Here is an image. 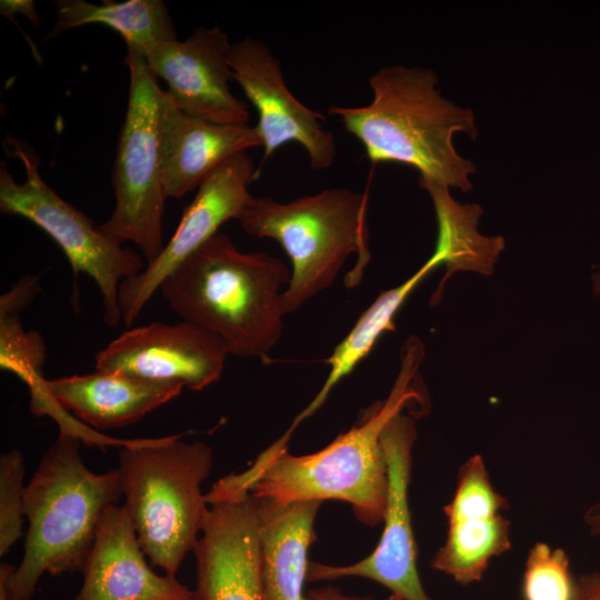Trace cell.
Returning a JSON list of instances; mask_svg holds the SVG:
<instances>
[{"instance_id": "cell-3", "label": "cell", "mask_w": 600, "mask_h": 600, "mask_svg": "<svg viewBox=\"0 0 600 600\" xmlns=\"http://www.w3.org/2000/svg\"><path fill=\"white\" fill-rule=\"evenodd\" d=\"M291 272L277 257L240 251L217 233L160 284L182 320L218 336L229 354L267 359L282 336L281 287Z\"/></svg>"}, {"instance_id": "cell-10", "label": "cell", "mask_w": 600, "mask_h": 600, "mask_svg": "<svg viewBox=\"0 0 600 600\" xmlns=\"http://www.w3.org/2000/svg\"><path fill=\"white\" fill-rule=\"evenodd\" d=\"M257 179L253 161L247 152H239L201 182L159 257L141 273L120 284L119 309L126 326L138 319L169 273L217 234L224 222L239 219L253 199L249 186Z\"/></svg>"}, {"instance_id": "cell-30", "label": "cell", "mask_w": 600, "mask_h": 600, "mask_svg": "<svg viewBox=\"0 0 600 600\" xmlns=\"http://www.w3.org/2000/svg\"><path fill=\"white\" fill-rule=\"evenodd\" d=\"M583 518L589 533L600 541V502L591 506Z\"/></svg>"}, {"instance_id": "cell-29", "label": "cell", "mask_w": 600, "mask_h": 600, "mask_svg": "<svg viewBox=\"0 0 600 600\" xmlns=\"http://www.w3.org/2000/svg\"><path fill=\"white\" fill-rule=\"evenodd\" d=\"M306 600H373L371 597L348 596L339 589L328 586L312 589L306 593Z\"/></svg>"}, {"instance_id": "cell-14", "label": "cell", "mask_w": 600, "mask_h": 600, "mask_svg": "<svg viewBox=\"0 0 600 600\" xmlns=\"http://www.w3.org/2000/svg\"><path fill=\"white\" fill-rule=\"evenodd\" d=\"M508 506L482 457H470L459 470L452 499L443 507L447 537L431 567L462 587L479 582L490 562L511 549V524L502 513Z\"/></svg>"}, {"instance_id": "cell-22", "label": "cell", "mask_w": 600, "mask_h": 600, "mask_svg": "<svg viewBox=\"0 0 600 600\" xmlns=\"http://www.w3.org/2000/svg\"><path fill=\"white\" fill-rule=\"evenodd\" d=\"M433 202L438 220V240L436 250L443 258L447 267L437 291L431 297L436 304L442 294L447 279L457 271H474L490 276L500 252L504 248V239L500 236L484 237L478 231V222L482 214L479 204H461L456 201L449 188L433 183H420Z\"/></svg>"}, {"instance_id": "cell-19", "label": "cell", "mask_w": 600, "mask_h": 600, "mask_svg": "<svg viewBox=\"0 0 600 600\" xmlns=\"http://www.w3.org/2000/svg\"><path fill=\"white\" fill-rule=\"evenodd\" d=\"M263 600H306L308 552L316 540L314 520L321 501L287 504L254 498Z\"/></svg>"}, {"instance_id": "cell-4", "label": "cell", "mask_w": 600, "mask_h": 600, "mask_svg": "<svg viewBox=\"0 0 600 600\" xmlns=\"http://www.w3.org/2000/svg\"><path fill=\"white\" fill-rule=\"evenodd\" d=\"M123 497L117 469L96 473L79 439L61 431L26 484L24 552L9 579L12 600H30L44 573L81 571L106 511Z\"/></svg>"}, {"instance_id": "cell-9", "label": "cell", "mask_w": 600, "mask_h": 600, "mask_svg": "<svg viewBox=\"0 0 600 600\" xmlns=\"http://www.w3.org/2000/svg\"><path fill=\"white\" fill-rule=\"evenodd\" d=\"M417 440L416 419L403 411L381 433L388 468V491L383 530L374 550L348 566L309 562L307 581L358 577L380 583L402 600H432L418 572V549L409 506L412 448Z\"/></svg>"}, {"instance_id": "cell-8", "label": "cell", "mask_w": 600, "mask_h": 600, "mask_svg": "<svg viewBox=\"0 0 600 600\" xmlns=\"http://www.w3.org/2000/svg\"><path fill=\"white\" fill-rule=\"evenodd\" d=\"M10 156L18 158L26 179L17 181L6 163H0V211L22 217L51 237L66 254L74 277L89 276L97 283L107 326L122 320L120 284L141 273L147 262L134 250L108 238L86 213L62 199L42 179L39 159L31 148L14 137L4 141Z\"/></svg>"}, {"instance_id": "cell-24", "label": "cell", "mask_w": 600, "mask_h": 600, "mask_svg": "<svg viewBox=\"0 0 600 600\" xmlns=\"http://www.w3.org/2000/svg\"><path fill=\"white\" fill-rule=\"evenodd\" d=\"M46 346L40 333L26 331L20 312H0V367L39 391L44 381Z\"/></svg>"}, {"instance_id": "cell-16", "label": "cell", "mask_w": 600, "mask_h": 600, "mask_svg": "<svg viewBox=\"0 0 600 600\" xmlns=\"http://www.w3.org/2000/svg\"><path fill=\"white\" fill-rule=\"evenodd\" d=\"M124 506L110 507L87 557L73 600H197L176 577L149 568Z\"/></svg>"}, {"instance_id": "cell-5", "label": "cell", "mask_w": 600, "mask_h": 600, "mask_svg": "<svg viewBox=\"0 0 600 600\" xmlns=\"http://www.w3.org/2000/svg\"><path fill=\"white\" fill-rule=\"evenodd\" d=\"M179 436L127 442L118 473L139 543L152 566L176 577L193 551L209 511L203 481L211 472L212 449Z\"/></svg>"}, {"instance_id": "cell-1", "label": "cell", "mask_w": 600, "mask_h": 600, "mask_svg": "<svg viewBox=\"0 0 600 600\" xmlns=\"http://www.w3.org/2000/svg\"><path fill=\"white\" fill-rule=\"evenodd\" d=\"M423 356V343L410 337L386 400L376 402L359 422L323 449L294 456L288 452V439L280 437L251 468L220 479L208 496L248 492L278 504L340 500L351 506L361 523L370 527L381 523L388 491L381 433L396 414L413 402L422 403L417 377Z\"/></svg>"}, {"instance_id": "cell-32", "label": "cell", "mask_w": 600, "mask_h": 600, "mask_svg": "<svg viewBox=\"0 0 600 600\" xmlns=\"http://www.w3.org/2000/svg\"><path fill=\"white\" fill-rule=\"evenodd\" d=\"M592 287H593V291L594 293H599L600 292V268L599 270L592 274Z\"/></svg>"}, {"instance_id": "cell-18", "label": "cell", "mask_w": 600, "mask_h": 600, "mask_svg": "<svg viewBox=\"0 0 600 600\" xmlns=\"http://www.w3.org/2000/svg\"><path fill=\"white\" fill-rule=\"evenodd\" d=\"M183 388L178 382L96 369L87 374L44 380L38 394L92 427L116 429L139 421L177 398Z\"/></svg>"}, {"instance_id": "cell-25", "label": "cell", "mask_w": 600, "mask_h": 600, "mask_svg": "<svg viewBox=\"0 0 600 600\" xmlns=\"http://www.w3.org/2000/svg\"><path fill=\"white\" fill-rule=\"evenodd\" d=\"M26 466L20 451L11 449L0 457V556L8 553L22 537L24 523Z\"/></svg>"}, {"instance_id": "cell-33", "label": "cell", "mask_w": 600, "mask_h": 600, "mask_svg": "<svg viewBox=\"0 0 600 600\" xmlns=\"http://www.w3.org/2000/svg\"><path fill=\"white\" fill-rule=\"evenodd\" d=\"M384 600H402L401 598L394 596V594H390L388 598H386Z\"/></svg>"}, {"instance_id": "cell-21", "label": "cell", "mask_w": 600, "mask_h": 600, "mask_svg": "<svg viewBox=\"0 0 600 600\" xmlns=\"http://www.w3.org/2000/svg\"><path fill=\"white\" fill-rule=\"evenodd\" d=\"M443 263L442 256L434 251L423 266L400 286L381 292L360 314L354 326L324 361L329 373L312 401L296 417L290 426L294 429L311 417L328 399L332 389L371 352L386 331L394 330L393 318L413 289L431 270Z\"/></svg>"}, {"instance_id": "cell-15", "label": "cell", "mask_w": 600, "mask_h": 600, "mask_svg": "<svg viewBox=\"0 0 600 600\" xmlns=\"http://www.w3.org/2000/svg\"><path fill=\"white\" fill-rule=\"evenodd\" d=\"M193 552L199 600H263L258 516L250 493L209 502Z\"/></svg>"}, {"instance_id": "cell-27", "label": "cell", "mask_w": 600, "mask_h": 600, "mask_svg": "<svg viewBox=\"0 0 600 600\" xmlns=\"http://www.w3.org/2000/svg\"><path fill=\"white\" fill-rule=\"evenodd\" d=\"M0 13L9 19L12 18L14 14H22L34 27H39L41 23L33 0H1Z\"/></svg>"}, {"instance_id": "cell-2", "label": "cell", "mask_w": 600, "mask_h": 600, "mask_svg": "<svg viewBox=\"0 0 600 600\" xmlns=\"http://www.w3.org/2000/svg\"><path fill=\"white\" fill-rule=\"evenodd\" d=\"M438 82L428 68L383 67L369 78L373 93L369 104L331 106L328 113L360 141L373 164L412 167L419 183L468 192L476 167L457 152L453 137L460 132L478 137L474 114L444 98Z\"/></svg>"}, {"instance_id": "cell-23", "label": "cell", "mask_w": 600, "mask_h": 600, "mask_svg": "<svg viewBox=\"0 0 600 600\" xmlns=\"http://www.w3.org/2000/svg\"><path fill=\"white\" fill-rule=\"evenodd\" d=\"M576 578L561 548L537 542L529 551L522 576L523 600H572Z\"/></svg>"}, {"instance_id": "cell-6", "label": "cell", "mask_w": 600, "mask_h": 600, "mask_svg": "<svg viewBox=\"0 0 600 600\" xmlns=\"http://www.w3.org/2000/svg\"><path fill=\"white\" fill-rule=\"evenodd\" d=\"M367 208L368 192L347 188L324 189L289 202L253 197L244 208L238 219L243 231L274 239L290 259L291 278L282 292L284 314L329 289L352 253L358 260L347 284L359 283L370 260Z\"/></svg>"}, {"instance_id": "cell-28", "label": "cell", "mask_w": 600, "mask_h": 600, "mask_svg": "<svg viewBox=\"0 0 600 600\" xmlns=\"http://www.w3.org/2000/svg\"><path fill=\"white\" fill-rule=\"evenodd\" d=\"M572 600H600V572L582 573L576 578Z\"/></svg>"}, {"instance_id": "cell-31", "label": "cell", "mask_w": 600, "mask_h": 600, "mask_svg": "<svg viewBox=\"0 0 600 600\" xmlns=\"http://www.w3.org/2000/svg\"><path fill=\"white\" fill-rule=\"evenodd\" d=\"M14 568L10 563H2L0 566V600H12L9 591V579Z\"/></svg>"}, {"instance_id": "cell-17", "label": "cell", "mask_w": 600, "mask_h": 600, "mask_svg": "<svg viewBox=\"0 0 600 600\" xmlns=\"http://www.w3.org/2000/svg\"><path fill=\"white\" fill-rule=\"evenodd\" d=\"M160 169L166 197L179 199L199 188L221 163L262 147L254 128L220 124L181 111L167 91L159 124Z\"/></svg>"}, {"instance_id": "cell-20", "label": "cell", "mask_w": 600, "mask_h": 600, "mask_svg": "<svg viewBox=\"0 0 600 600\" xmlns=\"http://www.w3.org/2000/svg\"><path fill=\"white\" fill-rule=\"evenodd\" d=\"M53 28L44 38L87 24H103L122 36L127 49L144 57L156 44L178 39L173 20L162 0H58Z\"/></svg>"}, {"instance_id": "cell-34", "label": "cell", "mask_w": 600, "mask_h": 600, "mask_svg": "<svg viewBox=\"0 0 600 600\" xmlns=\"http://www.w3.org/2000/svg\"><path fill=\"white\" fill-rule=\"evenodd\" d=\"M196 596H197V594H196ZM197 600H199L198 597H197Z\"/></svg>"}, {"instance_id": "cell-13", "label": "cell", "mask_w": 600, "mask_h": 600, "mask_svg": "<svg viewBox=\"0 0 600 600\" xmlns=\"http://www.w3.org/2000/svg\"><path fill=\"white\" fill-rule=\"evenodd\" d=\"M228 356L218 336L192 322H152L112 340L97 353L96 369L200 391L220 379Z\"/></svg>"}, {"instance_id": "cell-12", "label": "cell", "mask_w": 600, "mask_h": 600, "mask_svg": "<svg viewBox=\"0 0 600 600\" xmlns=\"http://www.w3.org/2000/svg\"><path fill=\"white\" fill-rule=\"evenodd\" d=\"M232 43L220 27H200L184 40L153 46L143 57L184 113L220 124H248V104L230 89Z\"/></svg>"}, {"instance_id": "cell-26", "label": "cell", "mask_w": 600, "mask_h": 600, "mask_svg": "<svg viewBox=\"0 0 600 600\" xmlns=\"http://www.w3.org/2000/svg\"><path fill=\"white\" fill-rule=\"evenodd\" d=\"M40 292L39 276L21 277L0 298V312H21L28 308Z\"/></svg>"}, {"instance_id": "cell-11", "label": "cell", "mask_w": 600, "mask_h": 600, "mask_svg": "<svg viewBox=\"0 0 600 600\" xmlns=\"http://www.w3.org/2000/svg\"><path fill=\"white\" fill-rule=\"evenodd\" d=\"M232 79L239 83L258 112L254 127L263 148V163L287 142L306 150L314 170L330 168L337 157L336 139L323 128L324 117L302 104L288 89L279 60L262 41L246 37L232 43Z\"/></svg>"}, {"instance_id": "cell-7", "label": "cell", "mask_w": 600, "mask_h": 600, "mask_svg": "<svg viewBox=\"0 0 600 600\" xmlns=\"http://www.w3.org/2000/svg\"><path fill=\"white\" fill-rule=\"evenodd\" d=\"M130 74L126 117L111 172L114 209L99 229L119 244H136L147 264L162 252L166 197L159 124L163 93L143 57L127 49Z\"/></svg>"}]
</instances>
